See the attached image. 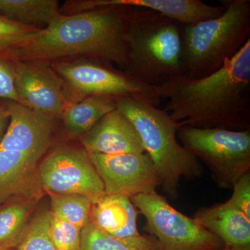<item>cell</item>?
I'll return each instance as SVG.
<instances>
[{"label": "cell", "mask_w": 250, "mask_h": 250, "mask_svg": "<svg viewBox=\"0 0 250 250\" xmlns=\"http://www.w3.org/2000/svg\"><path fill=\"white\" fill-rule=\"evenodd\" d=\"M232 190V195L228 201L250 219V172L244 174Z\"/></svg>", "instance_id": "cell-24"}, {"label": "cell", "mask_w": 250, "mask_h": 250, "mask_svg": "<svg viewBox=\"0 0 250 250\" xmlns=\"http://www.w3.org/2000/svg\"><path fill=\"white\" fill-rule=\"evenodd\" d=\"M40 29L22 25L0 14V52L5 54L25 43Z\"/></svg>", "instance_id": "cell-22"}, {"label": "cell", "mask_w": 250, "mask_h": 250, "mask_svg": "<svg viewBox=\"0 0 250 250\" xmlns=\"http://www.w3.org/2000/svg\"><path fill=\"white\" fill-rule=\"evenodd\" d=\"M117 99L91 95L78 103L70 104L62 114L64 129L70 139L81 137L108 113L116 109Z\"/></svg>", "instance_id": "cell-16"}, {"label": "cell", "mask_w": 250, "mask_h": 250, "mask_svg": "<svg viewBox=\"0 0 250 250\" xmlns=\"http://www.w3.org/2000/svg\"><path fill=\"white\" fill-rule=\"evenodd\" d=\"M116 106L137 130L145 152L159 174L163 192L177 200L182 177L193 180L204 173L199 159L177 141L180 123L164 110L139 100L118 98Z\"/></svg>", "instance_id": "cell-3"}, {"label": "cell", "mask_w": 250, "mask_h": 250, "mask_svg": "<svg viewBox=\"0 0 250 250\" xmlns=\"http://www.w3.org/2000/svg\"><path fill=\"white\" fill-rule=\"evenodd\" d=\"M9 122V103H0V137Z\"/></svg>", "instance_id": "cell-26"}, {"label": "cell", "mask_w": 250, "mask_h": 250, "mask_svg": "<svg viewBox=\"0 0 250 250\" xmlns=\"http://www.w3.org/2000/svg\"><path fill=\"white\" fill-rule=\"evenodd\" d=\"M221 16L182 24L183 75L201 78L218 71L250 40V1L220 0Z\"/></svg>", "instance_id": "cell-4"}, {"label": "cell", "mask_w": 250, "mask_h": 250, "mask_svg": "<svg viewBox=\"0 0 250 250\" xmlns=\"http://www.w3.org/2000/svg\"><path fill=\"white\" fill-rule=\"evenodd\" d=\"M139 210L123 194H104L92 203L90 221L111 236L129 238L141 235L138 229Z\"/></svg>", "instance_id": "cell-15"}, {"label": "cell", "mask_w": 250, "mask_h": 250, "mask_svg": "<svg viewBox=\"0 0 250 250\" xmlns=\"http://www.w3.org/2000/svg\"><path fill=\"white\" fill-rule=\"evenodd\" d=\"M51 211L67 223L82 230L89 223L92 200L79 194H50Z\"/></svg>", "instance_id": "cell-20"}, {"label": "cell", "mask_w": 250, "mask_h": 250, "mask_svg": "<svg viewBox=\"0 0 250 250\" xmlns=\"http://www.w3.org/2000/svg\"><path fill=\"white\" fill-rule=\"evenodd\" d=\"M81 250H160L159 242L150 235L129 238L111 236L90 221L81 231Z\"/></svg>", "instance_id": "cell-18"}, {"label": "cell", "mask_w": 250, "mask_h": 250, "mask_svg": "<svg viewBox=\"0 0 250 250\" xmlns=\"http://www.w3.org/2000/svg\"><path fill=\"white\" fill-rule=\"evenodd\" d=\"M194 218L229 250H250V219L229 202L201 207Z\"/></svg>", "instance_id": "cell-14"}, {"label": "cell", "mask_w": 250, "mask_h": 250, "mask_svg": "<svg viewBox=\"0 0 250 250\" xmlns=\"http://www.w3.org/2000/svg\"><path fill=\"white\" fill-rule=\"evenodd\" d=\"M108 6L151 10L182 25L218 17L225 10L223 5L213 6L200 0H84L82 2V8L85 11Z\"/></svg>", "instance_id": "cell-13"}, {"label": "cell", "mask_w": 250, "mask_h": 250, "mask_svg": "<svg viewBox=\"0 0 250 250\" xmlns=\"http://www.w3.org/2000/svg\"><path fill=\"white\" fill-rule=\"evenodd\" d=\"M34 205L35 199H24L0 208V250H11L18 246Z\"/></svg>", "instance_id": "cell-19"}, {"label": "cell", "mask_w": 250, "mask_h": 250, "mask_svg": "<svg viewBox=\"0 0 250 250\" xmlns=\"http://www.w3.org/2000/svg\"><path fill=\"white\" fill-rule=\"evenodd\" d=\"M164 111L181 125L250 130V40L218 71L198 79L184 75L156 86Z\"/></svg>", "instance_id": "cell-1"}, {"label": "cell", "mask_w": 250, "mask_h": 250, "mask_svg": "<svg viewBox=\"0 0 250 250\" xmlns=\"http://www.w3.org/2000/svg\"><path fill=\"white\" fill-rule=\"evenodd\" d=\"M41 187L49 194H79L92 203L104 195L103 181L84 149L62 146L41 161L39 167Z\"/></svg>", "instance_id": "cell-9"}, {"label": "cell", "mask_w": 250, "mask_h": 250, "mask_svg": "<svg viewBox=\"0 0 250 250\" xmlns=\"http://www.w3.org/2000/svg\"><path fill=\"white\" fill-rule=\"evenodd\" d=\"M14 62L12 68L20 104L49 116H62L70 104L55 74L44 62Z\"/></svg>", "instance_id": "cell-11"}, {"label": "cell", "mask_w": 250, "mask_h": 250, "mask_svg": "<svg viewBox=\"0 0 250 250\" xmlns=\"http://www.w3.org/2000/svg\"><path fill=\"white\" fill-rule=\"evenodd\" d=\"M0 14L22 25L39 29V25L47 27L60 12L57 0H0Z\"/></svg>", "instance_id": "cell-17"}, {"label": "cell", "mask_w": 250, "mask_h": 250, "mask_svg": "<svg viewBox=\"0 0 250 250\" xmlns=\"http://www.w3.org/2000/svg\"><path fill=\"white\" fill-rule=\"evenodd\" d=\"M146 219L143 230L159 242L160 250H223L225 245L194 218L172 207L157 192L131 197Z\"/></svg>", "instance_id": "cell-7"}, {"label": "cell", "mask_w": 250, "mask_h": 250, "mask_svg": "<svg viewBox=\"0 0 250 250\" xmlns=\"http://www.w3.org/2000/svg\"><path fill=\"white\" fill-rule=\"evenodd\" d=\"M127 64L124 71L157 86L183 75L182 24L151 10L136 8L125 36Z\"/></svg>", "instance_id": "cell-5"}, {"label": "cell", "mask_w": 250, "mask_h": 250, "mask_svg": "<svg viewBox=\"0 0 250 250\" xmlns=\"http://www.w3.org/2000/svg\"><path fill=\"white\" fill-rule=\"evenodd\" d=\"M53 68L74 90L83 95L130 98L155 106L161 103L156 86L142 83L126 72L114 70L108 62L92 59L62 61L54 62Z\"/></svg>", "instance_id": "cell-8"}, {"label": "cell", "mask_w": 250, "mask_h": 250, "mask_svg": "<svg viewBox=\"0 0 250 250\" xmlns=\"http://www.w3.org/2000/svg\"><path fill=\"white\" fill-rule=\"evenodd\" d=\"M223 250H229L227 249V248H225V249H224Z\"/></svg>", "instance_id": "cell-27"}, {"label": "cell", "mask_w": 250, "mask_h": 250, "mask_svg": "<svg viewBox=\"0 0 250 250\" xmlns=\"http://www.w3.org/2000/svg\"><path fill=\"white\" fill-rule=\"evenodd\" d=\"M81 141L88 154L146 153L137 130L118 108L104 116L82 135Z\"/></svg>", "instance_id": "cell-12"}, {"label": "cell", "mask_w": 250, "mask_h": 250, "mask_svg": "<svg viewBox=\"0 0 250 250\" xmlns=\"http://www.w3.org/2000/svg\"><path fill=\"white\" fill-rule=\"evenodd\" d=\"M0 99H6L20 104L19 97L15 85L14 70L0 59Z\"/></svg>", "instance_id": "cell-25"}, {"label": "cell", "mask_w": 250, "mask_h": 250, "mask_svg": "<svg viewBox=\"0 0 250 250\" xmlns=\"http://www.w3.org/2000/svg\"><path fill=\"white\" fill-rule=\"evenodd\" d=\"M136 8L108 6L79 14H59L30 40L4 54L14 62H55L88 57L116 65L127 64L125 36Z\"/></svg>", "instance_id": "cell-2"}, {"label": "cell", "mask_w": 250, "mask_h": 250, "mask_svg": "<svg viewBox=\"0 0 250 250\" xmlns=\"http://www.w3.org/2000/svg\"><path fill=\"white\" fill-rule=\"evenodd\" d=\"M81 231L51 211L49 236L57 250H81Z\"/></svg>", "instance_id": "cell-23"}, {"label": "cell", "mask_w": 250, "mask_h": 250, "mask_svg": "<svg viewBox=\"0 0 250 250\" xmlns=\"http://www.w3.org/2000/svg\"><path fill=\"white\" fill-rule=\"evenodd\" d=\"M51 210L39 212L28 223L16 250H57L49 236Z\"/></svg>", "instance_id": "cell-21"}, {"label": "cell", "mask_w": 250, "mask_h": 250, "mask_svg": "<svg viewBox=\"0 0 250 250\" xmlns=\"http://www.w3.org/2000/svg\"><path fill=\"white\" fill-rule=\"evenodd\" d=\"M177 136L185 149L207 166L212 180L220 188L233 189L250 172V130L181 125Z\"/></svg>", "instance_id": "cell-6"}, {"label": "cell", "mask_w": 250, "mask_h": 250, "mask_svg": "<svg viewBox=\"0 0 250 250\" xmlns=\"http://www.w3.org/2000/svg\"><path fill=\"white\" fill-rule=\"evenodd\" d=\"M103 181L104 193L131 197L156 192L161 180L147 154H88Z\"/></svg>", "instance_id": "cell-10"}]
</instances>
